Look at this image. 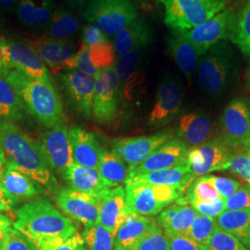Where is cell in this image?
<instances>
[{
  "mask_svg": "<svg viewBox=\"0 0 250 250\" xmlns=\"http://www.w3.org/2000/svg\"><path fill=\"white\" fill-rule=\"evenodd\" d=\"M227 170H231V172L241 179L246 187L250 189V157L247 152L233 155Z\"/></svg>",
  "mask_w": 250,
  "mask_h": 250,
  "instance_id": "43",
  "label": "cell"
},
{
  "mask_svg": "<svg viewBox=\"0 0 250 250\" xmlns=\"http://www.w3.org/2000/svg\"><path fill=\"white\" fill-rule=\"evenodd\" d=\"M137 51L121 56L115 66L119 83V96L125 102H130L133 99L134 92L144 82L143 73L137 69L139 62V54Z\"/></svg>",
  "mask_w": 250,
  "mask_h": 250,
  "instance_id": "24",
  "label": "cell"
},
{
  "mask_svg": "<svg viewBox=\"0 0 250 250\" xmlns=\"http://www.w3.org/2000/svg\"><path fill=\"white\" fill-rule=\"evenodd\" d=\"M233 156V151L221 138L188 149V163L191 172L200 177L211 171L225 170Z\"/></svg>",
  "mask_w": 250,
  "mask_h": 250,
  "instance_id": "10",
  "label": "cell"
},
{
  "mask_svg": "<svg viewBox=\"0 0 250 250\" xmlns=\"http://www.w3.org/2000/svg\"><path fill=\"white\" fill-rule=\"evenodd\" d=\"M226 210H246L250 209V189L243 186L231 197L224 199Z\"/></svg>",
  "mask_w": 250,
  "mask_h": 250,
  "instance_id": "45",
  "label": "cell"
},
{
  "mask_svg": "<svg viewBox=\"0 0 250 250\" xmlns=\"http://www.w3.org/2000/svg\"><path fill=\"white\" fill-rule=\"evenodd\" d=\"M190 205L192 206L197 213L204 215L209 218L216 219L225 210V204L223 197L212 201V202H199L194 201Z\"/></svg>",
  "mask_w": 250,
  "mask_h": 250,
  "instance_id": "46",
  "label": "cell"
},
{
  "mask_svg": "<svg viewBox=\"0 0 250 250\" xmlns=\"http://www.w3.org/2000/svg\"><path fill=\"white\" fill-rule=\"evenodd\" d=\"M168 46L170 55L177 63L180 70L190 79L197 69V63L202 54L179 33L168 39Z\"/></svg>",
  "mask_w": 250,
  "mask_h": 250,
  "instance_id": "30",
  "label": "cell"
},
{
  "mask_svg": "<svg viewBox=\"0 0 250 250\" xmlns=\"http://www.w3.org/2000/svg\"><path fill=\"white\" fill-rule=\"evenodd\" d=\"M5 41H6V39H4L3 37H0V50H1L3 45L5 44Z\"/></svg>",
  "mask_w": 250,
  "mask_h": 250,
  "instance_id": "56",
  "label": "cell"
},
{
  "mask_svg": "<svg viewBox=\"0 0 250 250\" xmlns=\"http://www.w3.org/2000/svg\"><path fill=\"white\" fill-rule=\"evenodd\" d=\"M125 250H170V245L166 234L158 227L133 247Z\"/></svg>",
  "mask_w": 250,
  "mask_h": 250,
  "instance_id": "42",
  "label": "cell"
},
{
  "mask_svg": "<svg viewBox=\"0 0 250 250\" xmlns=\"http://www.w3.org/2000/svg\"><path fill=\"white\" fill-rule=\"evenodd\" d=\"M26 44L53 72L67 70V64L76 53L71 41L58 40L48 36L27 38Z\"/></svg>",
  "mask_w": 250,
  "mask_h": 250,
  "instance_id": "17",
  "label": "cell"
},
{
  "mask_svg": "<svg viewBox=\"0 0 250 250\" xmlns=\"http://www.w3.org/2000/svg\"><path fill=\"white\" fill-rule=\"evenodd\" d=\"M7 165H8V160H7L4 152L0 147V179L2 178V176L5 173V170L7 169Z\"/></svg>",
  "mask_w": 250,
  "mask_h": 250,
  "instance_id": "53",
  "label": "cell"
},
{
  "mask_svg": "<svg viewBox=\"0 0 250 250\" xmlns=\"http://www.w3.org/2000/svg\"><path fill=\"white\" fill-rule=\"evenodd\" d=\"M0 182L9 194L19 199L36 198L44 192L42 188L39 187V184L27 176L9 161Z\"/></svg>",
  "mask_w": 250,
  "mask_h": 250,
  "instance_id": "29",
  "label": "cell"
},
{
  "mask_svg": "<svg viewBox=\"0 0 250 250\" xmlns=\"http://www.w3.org/2000/svg\"><path fill=\"white\" fill-rule=\"evenodd\" d=\"M177 134L183 142L194 147L212 139L213 125L205 113L190 112L179 120Z\"/></svg>",
  "mask_w": 250,
  "mask_h": 250,
  "instance_id": "23",
  "label": "cell"
},
{
  "mask_svg": "<svg viewBox=\"0 0 250 250\" xmlns=\"http://www.w3.org/2000/svg\"><path fill=\"white\" fill-rule=\"evenodd\" d=\"M90 62L98 70L101 71L114 66L116 51L112 44L105 43L101 45L88 46Z\"/></svg>",
  "mask_w": 250,
  "mask_h": 250,
  "instance_id": "39",
  "label": "cell"
},
{
  "mask_svg": "<svg viewBox=\"0 0 250 250\" xmlns=\"http://www.w3.org/2000/svg\"><path fill=\"white\" fill-rule=\"evenodd\" d=\"M58 207L71 218L80 222L85 228L99 224V199L73 190L62 188L57 197Z\"/></svg>",
  "mask_w": 250,
  "mask_h": 250,
  "instance_id": "15",
  "label": "cell"
},
{
  "mask_svg": "<svg viewBox=\"0 0 250 250\" xmlns=\"http://www.w3.org/2000/svg\"><path fill=\"white\" fill-rule=\"evenodd\" d=\"M218 227L250 247V209L224 210L216 218Z\"/></svg>",
  "mask_w": 250,
  "mask_h": 250,
  "instance_id": "33",
  "label": "cell"
},
{
  "mask_svg": "<svg viewBox=\"0 0 250 250\" xmlns=\"http://www.w3.org/2000/svg\"><path fill=\"white\" fill-rule=\"evenodd\" d=\"M9 71H10V69H9V66L2 60H0V77H6Z\"/></svg>",
  "mask_w": 250,
  "mask_h": 250,
  "instance_id": "54",
  "label": "cell"
},
{
  "mask_svg": "<svg viewBox=\"0 0 250 250\" xmlns=\"http://www.w3.org/2000/svg\"><path fill=\"white\" fill-rule=\"evenodd\" d=\"M19 203L20 199L9 194L0 182V212L10 210L17 207Z\"/></svg>",
  "mask_w": 250,
  "mask_h": 250,
  "instance_id": "49",
  "label": "cell"
},
{
  "mask_svg": "<svg viewBox=\"0 0 250 250\" xmlns=\"http://www.w3.org/2000/svg\"><path fill=\"white\" fill-rule=\"evenodd\" d=\"M203 176L212 185V187L224 199L231 197L241 187L240 182L234 179L221 177L212 174H206Z\"/></svg>",
  "mask_w": 250,
  "mask_h": 250,
  "instance_id": "44",
  "label": "cell"
},
{
  "mask_svg": "<svg viewBox=\"0 0 250 250\" xmlns=\"http://www.w3.org/2000/svg\"><path fill=\"white\" fill-rule=\"evenodd\" d=\"M0 60L10 70H16L33 79L52 83L45 63L26 43L6 40L0 50Z\"/></svg>",
  "mask_w": 250,
  "mask_h": 250,
  "instance_id": "11",
  "label": "cell"
},
{
  "mask_svg": "<svg viewBox=\"0 0 250 250\" xmlns=\"http://www.w3.org/2000/svg\"><path fill=\"white\" fill-rule=\"evenodd\" d=\"M245 87L248 90H250V69H249V71L247 72V74H246V84H245Z\"/></svg>",
  "mask_w": 250,
  "mask_h": 250,
  "instance_id": "55",
  "label": "cell"
},
{
  "mask_svg": "<svg viewBox=\"0 0 250 250\" xmlns=\"http://www.w3.org/2000/svg\"><path fill=\"white\" fill-rule=\"evenodd\" d=\"M73 1H76V2H81V1H83V0H73Z\"/></svg>",
  "mask_w": 250,
  "mask_h": 250,
  "instance_id": "59",
  "label": "cell"
},
{
  "mask_svg": "<svg viewBox=\"0 0 250 250\" xmlns=\"http://www.w3.org/2000/svg\"><path fill=\"white\" fill-rule=\"evenodd\" d=\"M158 227L152 217L126 212L123 224L114 235L113 250H128Z\"/></svg>",
  "mask_w": 250,
  "mask_h": 250,
  "instance_id": "20",
  "label": "cell"
},
{
  "mask_svg": "<svg viewBox=\"0 0 250 250\" xmlns=\"http://www.w3.org/2000/svg\"><path fill=\"white\" fill-rule=\"evenodd\" d=\"M205 248L206 250H247L242 242L219 227L211 235Z\"/></svg>",
  "mask_w": 250,
  "mask_h": 250,
  "instance_id": "40",
  "label": "cell"
},
{
  "mask_svg": "<svg viewBox=\"0 0 250 250\" xmlns=\"http://www.w3.org/2000/svg\"><path fill=\"white\" fill-rule=\"evenodd\" d=\"M10 224H11V222L7 216L0 214V247H1V244H2L3 238H4L5 232L9 227H10Z\"/></svg>",
  "mask_w": 250,
  "mask_h": 250,
  "instance_id": "52",
  "label": "cell"
},
{
  "mask_svg": "<svg viewBox=\"0 0 250 250\" xmlns=\"http://www.w3.org/2000/svg\"><path fill=\"white\" fill-rule=\"evenodd\" d=\"M77 20L69 11L63 9H55L48 23V37L65 40L78 30Z\"/></svg>",
  "mask_w": 250,
  "mask_h": 250,
  "instance_id": "36",
  "label": "cell"
},
{
  "mask_svg": "<svg viewBox=\"0 0 250 250\" xmlns=\"http://www.w3.org/2000/svg\"><path fill=\"white\" fill-rule=\"evenodd\" d=\"M40 145L50 169L64 179L74 163L70 130L65 120L48 128L43 134Z\"/></svg>",
  "mask_w": 250,
  "mask_h": 250,
  "instance_id": "9",
  "label": "cell"
},
{
  "mask_svg": "<svg viewBox=\"0 0 250 250\" xmlns=\"http://www.w3.org/2000/svg\"><path fill=\"white\" fill-rule=\"evenodd\" d=\"M15 88L29 112L47 128L64 120L62 99L52 83L33 79L16 70L5 77Z\"/></svg>",
  "mask_w": 250,
  "mask_h": 250,
  "instance_id": "3",
  "label": "cell"
},
{
  "mask_svg": "<svg viewBox=\"0 0 250 250\" xmlns=\"http://www.w3.org/2000/svg\"><path fill=\"white\" fill-rule=\"evenodd\" d=\"M119 83L114 66L103 69L95 78L93 115L106 124L114 120L119 105Z\"/></svg>",
  "mask_w": 250,
  "mask_h": 250,
  "instance_id": "12",
  "label": "cell"
},
{
  "mask_svg": "<svg viewBox=\"0 0 250 250\" xmlns=\"http://www.w3.org/2000/svg\"><path fill=\"white\" fill-rule=\"evenodd\" d=\"M53 250H87L85 248L84 242L82 238V235L75 232L70 238H68L62 244L58 246Z\"/></svg>",
  "mask_w": 250,
  "mask_h": 250,
  "instance_id": "50",
  "label": "cell"
},
{
  "mask_svg": "<svg viewBox=\"0 0 250 250\" xmlns=\"http://www.w3.org/2000/svg\"><path fill=\"white\" fill-rule=\"evenodd\" d=\"M0 147L8 161L27 176L39 185L53 188V173L41 145L9 121L0 123Z\"/></svg>",
  "mask_w": 250,
  "mask_h": 250,
  "instance_id": "2",
  "label": "cell"
},
{
  "mask_svg": "<svg viewBox=\"0 0 250 250\" xmlns=\"http://www.w3.org/2000/svg\"><path fill=\"white\" fill-rule=\"evenodd\" d=\"M2 22H3V20L1 18V16H0V26L2 25Z\"/></svg>",
  "mask_w": 250,
  "mask_h": 250,
  "instance_id": "57",
  "label": "cell"
},
{
  "mask_svg": "<svg viewBox=\"0 0 250 250\" xmlns=\"http://www.w3.org/2000/svg\"><path fill=\"white\" fill-rule=\"evenodd\" d=\"M0 250H39L22 232L14 227H9L0 247Z\"/></svg>",
  "mask_w": 250,
  "mask_h": 250,
  "instance_id": "41",
  "label": "cell"
},
{
  "mask_svg": "<svg viewBox=\"0 0 250 250\" xmlns=\"http://www.w3.org/2000/svg\"><path fill=\"white\" fill-rule=\"evenodd\" d=\"M197 77L207 93L219 96L225 93L237 78V63L232 48L224 41L211 46L197 63Z\"/></svg>",
  "mask_w": 250,
  "mask_h": 250,
  "instance_id": "4",
  "label": "cell"
},
{
  "mask_svg": "<svg viewBox=\"0 0 250 250\" xmlns=\"http://www.w3.org/2000/svg\"><path fill=\"white\" fill-rule=\"evenodd\" d=\"M26 107L17 91L5 77H0V117L21 121L26 116Z\"/></svg>",
  "mask_w": 250,
  "mask_h": 250,
  "instance_id": "34",
  "label": "cell"
},
{
  "mask_svg": "<svg viewBox=\"0 0 250 250\" xmlns=\"http://www.w3.org/2000/svg\"><path fill=\"white\" fill-rule=\"evenodd\" d=\"M98 170L102 183L107 189L117 188L125 184L130 174L129 167L112 150H103Z\"/></svg>",
  "mask_w": 250,
  "mask_h": 250,
  "instance_id": "31",
  "label": "cell"
},
{
  "mask_svg": "<svg viewBox=\"0 0 250 250\" xmlns=\"http://www.w3.org/2000/svg\"><path fill=\"white\" fill-rule=\"evenodd\" d=\"M65 91L73 107L82 116L89 118L93 114L95 78L79 72L69 70L62 77Z\"/></svg>",
  "mask_w": 250,
  "mask_h": 250,
  "instance_id": "19",
  "label": "cell"
},
{
  "mask_svg": "<svg viewBox=\"0 0 250 250\" xmlns=\"http://www.w3.org/2000/svg\"><path fill=\"white\" fill-rule=\"evenodd\" d=\"M188 153L187 144L181 139L172 138L157 148L141 164L132 170L129 177L186 165L188 164Z\"/></svg>",
  "mask_w": 250,
  "mask_h": 250,
  "instance_id": "16",
  "label": "cell"
},
{
  "mask_svg": "<svg viewBox=\"0 0 250 250\" xmlns=\"http://www.w3.org/2000/svg\"><path fill=\"white\" fill-rule=\"evenodd\" d=\"M197 215L191 205L172 204L161 211L156 222L167 235H187Z\"/></svg>",
  "mask_w": 250,
  "mask_h": 250,
  "instance_id": "26",
  "label": "cell"
},
{
  "mask_svg": "<svg viewBox=\"0 0 250 250\" xmlns=\"http://www.w3.org/2000/svg\"><path fill=\"white\" fill-rule=\"evenodd\" d=\"M107 36L101 31L99 25L95 23H90L83 30V44L92 46V45H101L108 43Z\"/></svg>",
  "mask_w": 250,
  "mask_h": 250,
  "instance_id": "47",
  "label": "cell"
},
{
  "mask_svg": "<svg viewBox=\"0 0 250 250\" xmlns=\"http://www.w3.org/2000/svg\"><path fill=\"white\" fill-rule=\"evenodd\" d=\"M82 238L88 250H113L114 235L102 224L85 228Z\"/></svg>",
  "mask_w": 250,
  "mask_h": 250,
  "instance_id": "37",
  "label": "cell"
},
{
  "mask_svg": "<svg viewBox=\"0 0 250 250\" xmlns=\"http://www.w3.org/2000/svg\"><path fill=\"white\" fill-rule=\"evenodd\" d=\"M165 8V22L183 33L198 26L227 9L229 0H160Z\"/></svg>",
  "mask_w": 250,
  "mask_h": 250,
  "instance_id": "5",
  "label": "cell"
},
{
  "mask_svg": "<svg viewBox=\"0 0 250 250\" xmlns=\"http://www.w3.org/2000/svg\"><path fill=\"white\" fill-rule=\"evenodd\" d=\"M170 250H206L204 246L189 238L188 235H167Z\"/></svg>",
  "mask_w": 250,
  "mask_h": 250,
  "instance_id": "48",
  "label": "cell"
},
{
  "mask_svg": "<svg viewBox=\"0 0 250 250\" xmlns=\"http://www.w3.org/2000/svg\"><path fill=\"white\" fill-rule=\"evenodd\" d=\"M183 99V90L176 81H163L157 90L156 101L148 118L149 125L159 126L168 124L180 112Z\"/></svg>",
  "mask_w": 250,
  "mask_h": 250,
  "instance_id": "18",
  "label": "cell"
},
{
  "mask_svg": "<svg viewBox=\"0 0 250 250\" xmlns=\"http://www.w3.org/2000/svg\"><path fill=\"white\" fill-rule=\"evenodd\" d=\"M152 32L143 19H136L131 24L121 30L114 38L113 46L118 56L139 50L150 44Z\"/></svg>",
  "mask_w": 250,
  "mask_h": 250,
  "instance_id": "27",
  "label": "cell"
},
{
  "mask_svg": "<svg viewBox=\"0 0 250 250\" xmlns=\"http://www.w3.org/2000/svg\"><path fill=\"white\" fill-rule=\"evenodd\" d=\"M18 18L31 27L47 25L53 14L52 0H20L17 6Z\"/></svg>",
  "mask_w": 250,
  "mask_h": 250,
  "instance_id": "32",
  "label": "cell"
},
{
  "mask_svg": "<svg viewBox=\"0 0 250 250\" xmlns=\"http://www.w3.org/2000/svg\"><path fill=\"white\" fill-rule=\"evenodd\" d=\"M84 17L90 23L99 25L107 37L116 36L138 18L134 6L128 0H92Z\"/></svg>",
  "mask_w": 250,
  "mask_h": 250,
  "instance_id": "7",
  "label": "cell"
},
{
  "mask_svg": "<svg viewBox=\"0 0 250 250\" xmlns=\"http://www.w3.org/2000/svg\"><path fill=\"white\" fill-rule=\"evenodd\" d=\"M64 180L73 190L99 199L108 190L103 185L98 169L86 168L76 163H73L66 172Z\"/></svg>",
  "mask_w": 250,
  "mask_h": 250,
  "instance_id": "28",
  "label": "cell"
},
{
  "mask_svg": "<svg viewBox=\"0 0 250 250\" xmlns=\"http://www.w3.org/2000/svg\"><path fill=\"white\" fill-rule=\"evenodd\" d=\"M20 0H0V10L11 13L17 9Z\"/></svg>",
  "mask_w": 250,
  "mask_h": 250,
  "instance_id": "51",
  "label": "cell"
},
{
  "mask_svg": "<svg viewBox=\"0 0 250 250\" xmlns=\"http://www.w3.org/2000/svg\"><path fill=\"white\" fill-rule=\"evenodd\" d=\"M170 139H172V135L169 132H161L149 136L121 138L113 142L112 151L125 161L131 172L157 148Z\"/></svg>",
  "mask_w": 250,
  "mask_h": 250,
  "instance_id": "14",
  "label": "cell"
},
{
  "mask_svg": "<svg viewBox=\"0 0 250 250\" xmlns=\"http://www.w3.org/2000/svg\"><path fill=\"white\" fill-rule=\"evenodd\" d=\"M184 188L148 184L125 185V210L127 213L152 217L186 194Z\"/></svg>",
  "mask_w": 250,
  "mask_h": 250,
  "instance_id": "6",
  "label": "cell"
},
{
  "mask_svg": "<svg viewBox=\"0 0 250 250\" xmlns=\"http://www.w3.org/2000/svg\"><path fill=\"white\" fill-rule=\"evenodd\" d=\"M217 228L216 219L197 214L187 235L192 240L206 247Z\"/></svg>",
  "mask_w": 250,
  "mask_h": 250,
  "instance_id": "38",
  "label": "cell"
},
{
  "mask_svg": "<svg viewBox=\"0 0 250 250\" xmlns=\"http://www.w3.org/2000/svg\"><path fill=\"white\" fill-rule=\"evenodd\" d=\"M195 179L196 176L191 172L188 163L182 166H176L169 169L156 170L129 177L126 180L125 185L148 184L153 186L184 188L188 191L190 185Z\"/></svg>",
  "mask_w": 250,
  "mask_h": 250,
  "instance_id": "22",
  "label": "cell"
},
{
  "mask_svg": "<svg viewBox=\"0 0 250 250\" xmlns=\"http://www.w3.org/2000/svg\"><path fill=\"white\" fill-rule=\"evenodd\" d=\"M70 137L74 163L86 168L98 169L104 149L97 136L80 127H73L70 129Z\"/></svg>",
  "mask_w": 250,
  "mask_h": 250,
  "instance_id": "21",
  "label": "cell"
},
{
  "mask_svg": "<svg viewBox=\"0 0 250 250\" xmlns=\"http://www.w3.org/2000/svg\"><path fill=\"white\" fill-rule=\"evenodd\" d=\"M221 139L232 151L250 147V108L246 99H232L220 117Z\"/></svg>",
  "mask_w": 250,
  "mask_h": 250,
  "instance_id": "8",
  "label": "cell"
},
{
  "mask_svg": "<svg viewBox=\"0 0 250 250\" xmlns=\"http://www.w3.org/2000/svg\"><path fill=\"white\" fill-rule=\"evenodd\" d=\"M13 227L39 250H53L76 232V227L44 197H36L16 210Z\"/></svg>",
  "mask_w": 250,
  "mask_h": 250,
  "instance_id": "1",
  "label": "cell"
},
{
  "mask_svg": "<svg viewBox=\"0 0 250 250\" xmlns=\"http://www.w3.org/2000/svg\"><path fill=\"white\" fill-rule=\"evenodd\" d=\"M229 37L243 53L250 57V0L235 14Z\"/></svg>",
  "mask_w": 250,
  "mask_h": 250,
  "instance_id": "35",
  "label": "cell"
},
{
  "mask_svg": "<svg viewBox=\"0 0 250 250\" xmlns=\"http://www.w3.org/2000/svg\"><path fill=\"white\" fill-rule=\"evenodd\" d=\"M125 215V188L120 186L108 189L99 199V224L115 235Z\"/></svg>",
  "mask_w": 250,
  "mask_h": 250,
  "instance_id": "25",
  "label": "cell"
},
{
  "mask_svg": "<svg viewBox=\"0 0 250 250\" xmlns=\"http://www.w3.org/2000/svg\"><path fill=\"white\" fill-rule=\"evenodd\" d=\"M234 18V11L232 9H225L202 24L179 34L187 38L203 55L215 44L229 37Z\"/></svg>",
  "mask_w": 250,
  "mask_h": 250,
  "instance_id": "13",
  "label": "cell"
},
{
  "mask_svg": "<svg viewBox=\"0 0 250 250\" xmlns=\"http://www.w3.org/2000/svg\"><path fill=\"white\" fill-rule=\"evenodd\" d=\"M247 153H248V154H249V156H250V148H249V149H248V150H247Z\"/></svg>",
  "mask_w": 250,
  "mask_h": 250,
  "instance_id": "58",
  "label": "cell"
}]
</instances>
